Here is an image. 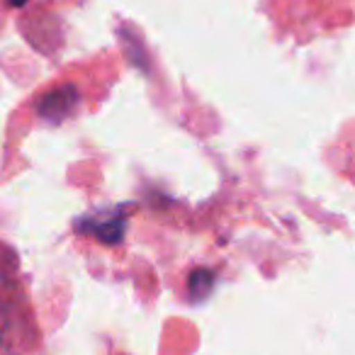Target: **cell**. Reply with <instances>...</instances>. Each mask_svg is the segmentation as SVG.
Returning a JSON list of instances; mask_svg holds the SVG:
<instances>
[{
  "instance_id": "obj_1",
  "label": "cell",
  "mask_w": 355,
  "mask_h": 355,
  "mask_svg": "<svg viewBox=\"0 0 355 355\" xmlns=\"http://www.w3.org/2000/svg\"><path fill=\"white\" fill-rule=\"evenodd\" d=\"M78 103H80L78 88L66 83L42 95L40 103H37V114H40L42 119H46V122H64L66 117L73 114Z\"/></svg>"
},
{
  "instance_id": "obj_2",
  "label": "cell",
  "mask_w": 355,
  "mask_h": 355,
  "mask_svg": "<svg viewBox=\"0 0 355 355\" xmlns=\"http://www.w3.org/2000/svg\"><path fill=\"white\" fill-rule=\"evenodd\" d=\"M80 229L90 232L93 236H98L100 241H105V243H119L124 234V222L119 217H110V219H105V222H85V224H80Z\"/></svg>"
},
{
  "instance_id": "obj_3",
  "label": "cell",
  "mask_w": 355,
  "mask_h": 355,
  "mask_svg": "<svg viewBox=\"0 0 355 355\" xmlns=\"http://www.w3.org/2000/svg\"><path fill=\"white\" fill-rule=\"evenodd\" d=\"M212 285H214V277H212V272L209 270H198L193 277H190V295H195V297H207L209 295V290H212Z\"/></svg>"
},
{
  "instance_id": "obj_4",
  "label": "cell",
  "mask_w": 355,
  "mask_h": 355,
  "mask_svg": "<svg viewBox=\"0 0 355 355\" xmlns=\"http://www.w3.org/2000/svg\"><path fill=\"white\" fill-rule=\"evenodd\" d=\"M25 3L27 0H8V6H12V8H22Z\"/></svg>"
}]
</instances>
